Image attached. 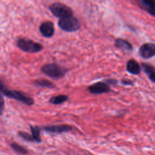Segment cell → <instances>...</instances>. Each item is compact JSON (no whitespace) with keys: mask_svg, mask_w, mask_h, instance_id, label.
I'll list each match as a JSON object with an SVG mask.
<instances>
[{"mask_svg":"<svg viewBox=\"0 0 155 155\" xmlns=\"http://www.w3.org/2000/svg\"><path fill=\"white\" fill-rule=\"evenodd\" d=\"M7 90H8L7 87L5 85V84L4 83V82L0 78V93L4 95L5 93H6V91H7Z\"/></svg>","mask_w":155,"mask_h":155,"instance_id":"obj_19","label":"cell"},{"mask_svg":"<svg viewBox=\"0 0 155 155\" xmlns=\"http://www.w3.org/2000/svg\"><path fill=\"white\" fill-rule=\"evenodd\" d=\"M144 4L148 7L149 12L153 15H155V5L153 0H142Z\"/></svg>","mask_w":155,"mask_h":155,"instance_id":"obj_17","label":"cell"},{"mask_svg":"<svg viewBox=\"0 0 155 155\" xmlns=\"http://www.w3.org/2000/svg\"><path fill=\"white\" fill-rule=\"evenodd\" d=\"M42 129L47 132L52 133H62L70 131L72 127L68 125H46L42 127Z\"/></svg>","mask_w":155,"mask_h":155,"instance_id":"obj_8","label":"cell"},{"mask_svg":"<svg viewBox=\"0 0 155 155\" xmlns=\"http://www.w3.org/2000/svg\"><path fill=\"white\" fill-rule=\"evenodd\" d=\"M39 31L43 36L45 38H50L54 33V25L50 21L45 22L40 25Z\"/></svg>","mask_w":155,"mask_h":155,"instance_id":"obj_9","label":"cell"},{"mask_svg":"<svg viewBox=\"0 0 155 155\" xmlns=\"http://www.w3.org/2000/svg\"><path fill=\"white\" fill-rule=\"evenodd\" d=\"M142 68L148 78L152 82H155V67L149 64L143 63L142 64Z\"/></svg>","mask_w":155,"mask_h":155,"instance_id":"obj_11","label":"cell"},{"mask_svg":"<svg viewBox=\"0 0 155 155\" xmlns=\"http://www.w3.org/2000/svg\"><path fill=\"white\" fill-rule=\"evenodd\" d=\"M122 84H124V85H131L132 84V82L130 80H122Z\"/></svg>","mask_w":155,"mask_h":155,"instance_id":"obj_21","label":"cell"},{"mask_svg":"<svg viewBox=\"0 0 155 155\" xmlns=\"http://www.w3.org/2000/svg\"><path fill=\"white\" fill-rule=\"evenodd\" d=\"M127 70L131 74H138L141 71L139 64L134 59H130L127 64Z\"/></svg>","mask_w":155,"mask_h":155,"instance_id":"obj_10","label":"cell"},{"mask_svg":"<svg viewBox=\"0 0 155 155\" xmlns=\"http://www.w3.org/2000/svg\"><path fill=\"white\" fill-rule=\"evenodd\" d=\"M68 99V97L67 95H64V94H60L56 96L51 97L49 99V102L54 104V105H59L64 103L66 102Z\"/></svg>","mask_w":155,"mask_h":155,"instance_id":"obj_14","label":"cell"},{"mask_svg":"<svg viewBox=\"0 0 155 155\" xmlns=\"http://www.w3.org/2000/svg\"><path fill=\"white\" fill-rule=\"evenodd\" d=\"M50 10L55 16L61 18L71 16L73 14L70 8L60 3L52 4L50 7Z\"/></svg>","mask_w":155,"mask_h":155,"instance_id":"obj_5","label":"cell"},{"mask_svg":"<svg viewBox=\"0 0 155 155\" xmlns=\"http://www.w3.org/2000/svg\"><path fill=\"white\" fill-rule=\"evenodd\" d=\"M17 47L26 53H35L41 51L44 47L39 43L25 38H19L16 41Z\"/></svg>","mask_w":155,"mask_h":155,"instance_id":"obj_1","label":"cell"},{"mask_svg":"<svg viewBox=\"0 0 155 155\" xmlns=\"http://www.w3.org/2000/svg\"><path fill=\"white\" fill-rule=\"evenodd\" d=\"M115 47L119 49L126 51H130L133 49L132 45L128 41L122 39H117L115 41Z\"/></svg>","mask_w":155,"mask_h":155,"instance_id":"obj_12","label":"cell"},{"mask_svg":"<svg viewBox=\"0 0 155 155\" xmlns=\"http://www.w3.org/2000/svg\"><path fill=\"white\" fill-rule=\"evenodd\" d=\"M4 99L2 96L0 94V116H1L3 113L4 110Z\"/></svg>","mask_w":155,"mask_h":155,"instance_id":"obj_20","label":"cell"},{"mask_svg":"<svg viewBox=\"0 0 155 155\" xmlns=\"http://www.w3.org/2000/svg\"><path fill=\"white\" fill-rule=\"evenodd\" d=\"M58 25L62 30L67 32L75 31L80 28L79 22L72 16L61 18L58 22Z\"/></svg>","mask_w":155,"mask_h":155,"instance_id":"obj_3","label":"cell"},{"mask_svg":"<svg viewBox=\"0 0 155 155\" xmlns=\"http://www.w3.org/2000/svg\"><path fill=\"white\" fill-rule=\"evenodd\" d=\"M139 55L144 59H149L155 55V44L145 43L141 45L139 50Z\"/></svg>","mask_w":155,"mask_h":155,"instance_id":"obj_6","label":"cell"},{"mask_svg":"<svg viewBox=\"0 0 155 155\" xmlns=\"http://www.w3.org/2000/svg\"><path fill=\"white\" fill-rule=\"evenodd\" d=\"M18 135L21 137L22 139L27 140V141H30V142H35L34 139L33 138V136L31 134H30L29 133H27V132H24V131H19L18 133Z\"/></svg>","mask_w":155,"mask_h":155,"instance_id":"obj_18","label":"cell"},{"mask_svg":"<svg viewBox=\"0 0 155 155\" xmlns=\"http://www.w3.org/2000/svg\"><path fill=\"white\" fill-rule=\"evenodd\" d=\"M41 71L47 76L58 79L64 76L67 70L56 64H47L43 65L41 69Z\"/></svg>","mask_w":155,"mask_h":155,"instance_id":"obj_2","label":"cell"},{"mask_svg":"<svg viewBox=\"0 0 155 155\" xmlns=\"http://www.w3.org/2000/svg\"><path fill=\"white\" fill-rule=\"evenodd\" d=\"M88 91L93 94H102L110 91L108 84L106 82H97L88 87Z\"/></svg>","mask_w":155,"mask_h":155,"instance_id":"obj_7","label":"cell"},{"mask_svg":"<svg viewBox=\"0 0 155 155\" xmlns=\"http://www.w3.org/2000/svg\"><path fill=\"white\" fill-rule=\"evenodd\" d=\"M107 82H108V84H112L117 83V81L116 80H114V79H112V80L108 79V80H107Z\"/></svg>","mask_w":155,"mask_h":155,"instance_id":"obj_22","label":"cell"},{"mask_svg":"<svg viewBox=\"0 0 155 155\" xmlns=\"http://www.w3.org/2000/svg\"><path fill=\"white\" fill-rule=\"evenodd\" d=\"M4 96L10 99H14L18 101L22 102L27 105H32L34 104V100L30 96L25 95L22 92L17 90H7Z\"/></svg>","mask_w":155,"mask_h":155,"instance_id":"obj_4","label":"cell"},{"mask_svg":"<svg viewBox=\"0 0 155 155\" xmlns=\"http://www.w3.org/2000/svg\"><path fill=\"white\" fill-rule=\"evenodd\" d=\"M31 135L34 139V141L37 143H40L41 142L40 133L41 128L39 126H31L30 125Z\"/></svg>","mask_w":155,"mask_h":155,"instance_id":"obj_15","label":"cell"},{"mask_svg":"<svg viewBox=\"0 0 155 155\" xmlns=\"http://www.w3.org/2000/svg\"><path fill=\"white\" fill-rule=\"evenodd\" d=\"M10 147L16 153H19V154H25L28 153L27 150L23 147H22L21 145H19L18 143H16V142H12L10 144Z\"/></svg>","mask_w":155,"mask_h":155,"instance_id":"obj_16","label":"cell"},{"mask_svg":"<svg viewBox=\"0 0 155 155\" xmlns=\"http://www.w3.org/2000/svg\"><path fill=\"white\" fill-rule=\"evenodd\" d=\"M33 84L36 86L41 87H45L48 88H53L55 87V85L52 82L45 79H39L35 80L33 82Z\"/></svg>","mask_w":155,"mask_h":155,"instance_id":"obj_13","label":"cell"}]
</instances>
